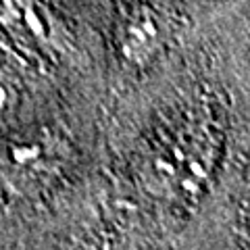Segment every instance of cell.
Instances as JSON below:
<instances>
[{"instance_id": "obj_2", "label": "cell", "mask_w": 250, "mask_h": 250, "mask_svg": "<svg viewBox=\"0 0 250 250\" xmlns=\"http://www.w3.org/2000/svg\"><path fill=\"white\" fill-rule=\"evenodd\" d=\"M57 159V144L48 138H15L0 148V175L6 182L25 184L50 173Z\"/></svg>"}, {"instance_id": "obj_4", "label": "cell", "mask_w": 250, "mask_h": 250, "mask_svg": "<svg viewBox=\"0 0 250 250\" xmlns=\"http://www.w3.org/2000/svg\"><path fill=\"white\" fill-rule=\"evenodd\" d=\"M15 104H17V94H15L13 85L0 73V117L9 115L15 108Z\"/></svg>"}, {"instance_id": "obj_3", "label": "cell", "mask_w": 250, "mask_h": 250, "mask_svg": "<svg viewBox=\"0 0 250 250\" xmlns=\"http://www.w3.org/2000/svg\"><path fill=\"white\" fill-rule=\"evenodd\" d=\"M161 44V27L154 13L148 9H138L123 23L119 34V48L123 59L134 65L146 62Z\"/></svg>"}, {"instance_id": "obj_1", "label": "cell", "mask_w": 250, "mask_h": 250, "mask_svg": "<svg viewBox=\"0 0 250 250\" xmlns=\"http://www.w3.org/2000/svg\"><path fill=\"white\" fill-rule=\"evenodd\" d=\"M0 25L19 42L50 52L61 46L62 31L42 0H0Z\"/></svg>"}]
</instances>
